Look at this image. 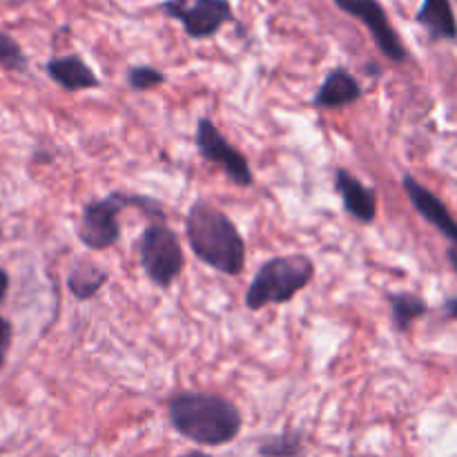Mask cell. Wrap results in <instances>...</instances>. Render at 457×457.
Masks as SVG:
<instances>
[{"label": "cell", "mask_w": 457, "mask_h": 457, "mask_svg": "<svg viewBox=\"0 0 457 457\" xmlns=\"http://www.w3.org/2000/svg\"><path fill=\"white\" fill-rule=\"evenodd\" d=\"M168 16L181 21L190 38L204 40L217 34L228 21H232V4L228 0H195L192 4H179L174 0L161 4Z\"/></svg>", "instance_id": "52a82bcc"}, {"label": "cell", "mask_w": 457, "mask_h": 457, "mask_svg": "<svg viewBox=\"0 0 457 457\" xmlns=\"http://www.w3.org/2000/svg\"><path fill=\"white\" fill-rule=\"evenodd\" d=\"M165 83V76L159 70L147 65H137L128 71V85L137 92H145V89L156 87V85Z\"/></svg>", "instance_id": "e0dca14e"}, {"label": "cell", "mask_w": 457, "mask_h": 457, "mask_svg": "<svg viewBox=\"0 0 457 457\" xmlns=\"http://www.w3.org/2000/svg\"><path fill=\"white\" fill-rule=\"evenodd\" d=\"M47 74L67 92H83L98 87L101 80L80 56H61L47 62Z\"/></svg>", "instance_id": "8fae6325"}, {"label": "cell", "mask_w": 457, "mask_h": 457, "mask_svg": "<svg viewBox=\"0 0 457 457\" xmlns=\"http://www.w3.org/2000/svg\"><path fill=\"white\" fill-rule=\"evenodd\" d=\"M174 431L204 446H223L241 431V413L230 400L212 393H177L168 406Z\"/></svg>", "instance_id": "6da1fadb"}, {"label": "cell", "mask_w": 457, "mask_h": 457, "mask_svg": "<svg viewBox=\"0 0 457 457\" xmlns=\"http://www.w3.org/2000/svg\"><path fill=\"white\" fill-rule=\"evenodd\" d=\"M361 96V87L355 80V76L348 74L346 70L337 67L330 71L321 83L320 92L315 94V105L324 107V110H335V107H344L355 103Z\"/></svg>", "instance_id": "7c38bea8"}, {"label": "cell", "mask_w": 457, "mask_h": 457, "mask_svg": "<svg viewBox=\"0 0 457 457\" xmlns=\"http://www.w3.org/2000/svg\"><path fill=\"white\" fill-rule=\"evenodd\" d=\"M418 22L433 40H457V22L451 0H424L418 12Z\"/></svg>", "instance_id": "4fadbf2b"}, {"label": "cell", "mask_w": 457, "mask_h": 457, "mask_svg": "<svg viewBox=\"0 0 457 457\" xmlns=\"http://www.w3.org/2000/svg\"><path fill=\"white\" fill-rule=\"evenodd\" d=\"M0 235H3V228H0Z\"/></svg>", "instance_id": "d4e9b609"}, {"label": "cell", "mask_w": 457, "mask_h": 457, "mask_svg": "<svg viewBox=\"0 0 457 457\" xmlns=\"http://www.w3.org/2000/svg\"><path fill=\"white\" fill-rule=\"evenodd\" d=\"M196 147H199L201 156L210 163L219 165L232 183L241 187L253 186V170H250L245 156L223 138V134L214 128L210 119H201L196 125Z\"/></svg>", "instance_id": "8992f818"}, {"label": "cell", "mask_w": 457, "mask_h": 457, "mask_svg": "<svg viewBox=\"0 0 457 457\" xmlns=\"http://www.w3.org/2000/svg\"><path fill=\"white\" fill-rule=\"evenodd\" d=\"M107 272L103 268H98L92 262H80L79 266L71 268L70 277H67V288L80 302H87L92 299L98 290L105 286Z\"/></svg>", "instance_id": "5bb4252c"}, {"label": "cell", "mask_w": 457, "mask_h": 457, "mask_svg": "<svg viewBox=\"0 0 457 457\" xmlns=\"http://www.w3.org/2000/svg\"><path fill=\"white\" fill-rule=\"evenodd\" d=\"M7 288H9V275L0 268V302H3L4 295H7Z\"/></svg>", "instance_id": "44dd1931"}, {"label": "cell", "mask_w": 457, "mask_h": 457, "mask_svg": "<svg viewBox=\"0 0 457 457\" xmlns=\"http://www.w3.org/2000/svg\"><path fill=\"white\" fill-rule=\"evenodd\" d=\"M335 187L344 201V208L355 221L373 223L378 214V196L370 187H366L360 179L353 177L346 170L335 172Z\"/></svg>", "instance_id": "30bf717a"}, {"label": "cell", "mask_w": 457, "mask_h": 457, "mask_svg": "<svg viewBox=\"0 0 457 457\" xmlns=\"http://www.w3.org/2000/svg\"><path fill=\"white\" fill-rule=\"evenodd\" d=\"M445 315L449 320H457V297H451L445 302Z\"/></svg>", "instance_id": "ffe728a7"}, {"label": "cell", "mask_w": 457, "mask_h": 457, "mask_svg": "<svg viewBox=\"0 0 457 457\" xmlns=\"http://www.w3.org/2000/svg\"><path fill=\"white\" fill-rule=\"evenodd\" d=\"M174 3H179V4H186V0H174Z\"/></svg>", "instance_id": "cb8c5ba5"}, {"label": "cell", "mask_w": 457, "mask_h": 457, "mask_svg": "<svg viewBox=\"0 0 457 457\" xmlns=\"http://www.w3.org/2000/svg\"><path fill=\"white\" fill-rule=\"evenodd\" d=\"M181 457H210V455L199 453V451H195V453H187V455H181Z\"/></svg>", "instance_id": "603a6c76"}, {"label": "cell", "mask_w": 457, "mask_h": 457, "mask_svg": "<svg viewBox=\"0 0 457 457\" xmlns=\"http://www.w3.org/2000/svg\"><path fill=\"white\" fill-rule=\"evenodd\" d=\"M342 12L351 13L353 18L364 22L369 27L370 36H373L375 45L379 47V52L386 58L395 62H404L409 52H406L404 43L397 36L395 27L388 21L386 12H384L382 4L378 0H333Z\"/></svg>", "instance_id": "ba28073f"}, {"label": "cell", "mask_w": 457, "mask_h": 457, "mask_svg": "<svg viewBox=\"0 0 457 457\" xmlns=\"http://www.w3.org/2000/svg\"><path fill=\"white\" fill-rule=\"evenodd\" d=\"M138 254H141V266L145 275L150 277L152 284L161 288H170L172 281L181 275L183 263H186L179 237L163 221L150 223L145 228L138 244Z\"/></svg>", "instance_id": "5b68a950"}, {"label": "cell", "mask_w": 457, "mask_h": 457, "mask_svg": "<svg viewBox=\"0 0 457 457\" xmlns=\"http://www.w3.org/2000/svg\"><path fill=\"white\" fill-rule=\"evenodd\" d=\"M0 65L7 67V70H22L27 65V58L22 54L21 45L12 36L4 34L3 29H0Z\"/></svg>", "instance_id": "ac0fdd59"}, {"label": "cell", "mask_w": 457, "mask_h": 457, "mask_svg": "<svg viewBox=\"0 0 457 457\" xmlns=\"http://www.w3.org/2000/svg\"><path fill=\"white\" fill-rule=\"evenodd\" d=\"M388 303H391L393 324H395V328L400 330V333L409 330V326L428 311L427 302H424L422 297L409 293L388 295Z\"/></svg>", "instance_id": "9a60e30c"}, {"label": "cell", "mask_w": 457, "mask_h": 457, "mask_svg": "<svg viewBox=\"0 0 457 457\" xmlns=\"http://www.w3.org/2000/svg\"><path fill=\"white\" fill-rule=\"evenodd\" d=\"M449 259H451V263H453V268L457 272V250H449Z\"/></svg>", "instance_id": "7402d4cb"}, {"label": "cell", "mask_w": 457, "mask_h": 457, "mask_svg": "<svg viewBox=\"0 0 457 457\" xmlns=\"http://www.w3.org/2000/svg\"><path fill=\"white\" fill-rule=\"evenodd\" d=\"M12 335L13 328L4 317H0V369H3L4 360H7V351L12 346Z\"/></svg>", "instance_id": "d6986e66"}, {"label": "cell", "mask_w": 457, "mask_h": 457, "mask_svg": "<svg viewBox=\"0 0 457 457\" xmlns=\"http://www.w3.org/2000/svg\"><path fill=\"white\" fill-rule=\"evenodd\" d=\"M402 186H404V192L409 195L411 204L415 205V210H418V212L422 214V217L436 228V230H440L446 239H451L457 245V221L451 217L446 205L442 204V201L428 190V187H424L422 183L415 181L411 174H406V177L402 179Z\"/></svg>", "instance_id": "9c48e42d"}, {"label": "cell", "mask_w": 457, "mask_h": 457, "mask_svg": "<svg viewBox=\"0 0 457 457\" xmlns=\"http://www.w3.org/2000/svg\"><path fill=\"white\" fill-rule=\"evenodd\" d=\"M128 205H134L141 212L152 214L159 221H163L165 214L159 201L147 199L141 195H125V192H112L105 199L92 201L83 208V217H80L79 237L87 248L92 250H107L120 239V226H119V212Z\"/></svg>", "instance_id": "277c9868"}, {"label": "cell", "mask_w": 457, "mask_h": 457, "mask_svg": "<svg viewBox=\"0 0 457 457\" xmlns=\"http://www.w3.org/2000/svg\"><path fill=\"white\" fill-rule=\"evenodd\" d=\"M259 455L262 457H302L303 440L299 433H281V436L268 437L259 445Z\"/></svg>", "instance_id": "2e32d148"}, {"label": "cell", "mask_w": 457, "mask_h": 457, "mask_svg": "<svg viewBox=\"0 0 457 457\" xmlns=\"http://www.w3.org/2000/svg\"><path fill=\"white\" fill-rule=\"evenodd\" d=\"M186 237L196 259L223 275H239L245 266L244 237L226 212L208 201H195L186 217Z\"/></svg>", "instance_id": "7a4b0ae2"}, {"label": "cell", "mask_w": 457, "mask_h": 457, "mask_svg": "<svg viewBox=\"0 0 457 457\" xmlns=\"http://www.w3.org/2000/svg\"><path fill=\"white\" fill-rule=\"evenodd\" d=\"M315 277V266L306 254L275 257L259 268L257 277L245 293V306L262 311L272 303H286L302 293Z\"/></svg>", "instance_id": "3957f363"}]
</instances>
